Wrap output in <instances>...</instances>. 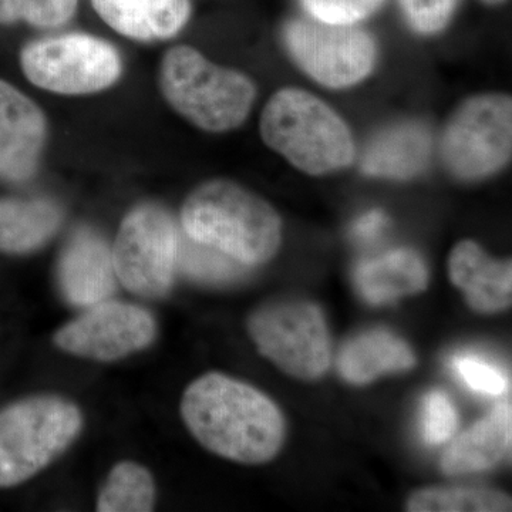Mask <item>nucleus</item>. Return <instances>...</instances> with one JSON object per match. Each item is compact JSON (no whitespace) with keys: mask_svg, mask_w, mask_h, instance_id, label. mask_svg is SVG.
I'll return each instance as SVG.
<instances>
[{"mask_svg":"<svg viewBox=\"0 0 512 512\" xmlns=\"http://www.w3.org/2000/svg\"><path fill=\"white\" fill-rule=\"evenodd\" d=\"M181 417L202 447L235 463H269L284 447L279 407L251 384L222 373H207L185 389Z\"/></svg>","mask_w":512,"mask_h":512,"instance_id":"1","label":"nucleus"},{"mask_svg":"<svg viewBox=\"0 0 512 512\" xmlns=\"http://www.w3.org/2000/svg\"><path fill=\"white\" fill-rule=\"evenodd\" d=\"M188 237L247 266L266 264L279 251L282 221L264 198L229 180L201 184L181 210Z\"/></svg>","mask_w":512,"mask_h":512,"instance_id":"2","label":"nucleus"},{"mask_svg":"<svg viewBox=\"0 0 512 512\" xmlns=\"http://www.w3.org/2000/svg\"><path fill=\"white\" fill-rule=\"evenodd\" d=\"M264 143L302 173L326 175L355 160V141L348 124L325 101L305 90L285 87L262 111Z\"/></svg>","mask_w":512,"mask_h":512,"instance_id":"3","label":"nucleus"},{"mask_svg":"<svg viewBox=\"0 0 512 512\" xmlns=\"http://www.w3.org/2000/svg\"><path fill=\"white\" fill-rule=\"evenodd\" d=\"M158 82L178 114L211 133L241 126L256 96L255 84L245 74L217 66L190 46L165 53Z\"/></svg>","mask_w":512,"mask_h":512,"instance_id":"4","label":"nucleus"},{"mask_svg":"<svg viewBox=\"0 0 512 512\" xmlns=\"http://www.w3.org/2000/svg\"><path fill=\"white\" fill-rule=\"evenodd\" d=\"M83 413L55 394L0 407V488L18 487L62 456L83 430Z\"/></svg>","mask_w":512,"mask_h":512,"instance_id":"5","label":"nucleus"},{"mask_svg":"<svg viewBox=\"0 0 512 512\" xmlns=\"http://www.w3.org/2000/svg\"><path fill=\"white\" fill-rule=\"evenodd\" d=\"M247 329L259 353L293 379L313 382L328 372L332 343L316 303L301 298L262 303L248 316Z\"/></svg>","mask_w":512,"mask_h":512,"instance_id":"6","label":"nucleus"},{"mask_svg":"<svg viewBox=\"0 0 512 512\" xmlns=\"http://www.w3.org/2000/svg\"><path fill=\"white\" fill-rule=\"evenodd\" d=\"M440 153L461 180H483L503 170L512 154L511 97L478 94L460 104L444 127Z\"/></svg>","mask_w":512,"mask_h":512,"instance_id":"7","label":"nucleus"},{"mask_svg":"<svg viewBox=\"0 0 512 512\" xmlns=\"http://www.w3.org/2000/svg\"><path fill=\"white\" fill-rule=\"evenodd\" d=\"M177 225L164 208L144 204L121 222L113 256L121 285L143 298H161L173 285L178 254Z\"/></svg>","mask_w":512,"mask_h":512,"instance_id":"8","label":"nucleus"},{"mask_svg":"<svg viewBox=\"0 0 512 512\" xmlns=\"http://www.w3.org/2000/svg\"><path fill=\"white\" fill-rule=\"evenodd\" d=\"M20 66L40 89L73 96L107 89L121 73L116 49L82 33L29 43L20 53Z\"/></svg>","mask_w":512,"mask_h":512,"instance_id":"9","label":"nucleus"},{"mask_svg":"<svg viewBox=\"0 0 512 512\" xmlns=\"http://www.w3.org/2000/svg\"><path fill=\"white\" fill-rule=\"evenodd\" d=\"M284 42L293 62L322 86L345 89L362 82L376 62V43L356 25L311 18L289 20Z\"/></svg>","mask_w":512,"mask_h":512,"instance_id":"10","label":"nucleus"},{"mask_svg":"<svg viewBox=\"0 0 512 512\" xmlns=\"http://www.w3.org/2000/svg\"><path fill=\"white\" fill-rule=\"evenodd\" d=\"M156 336V318L147 309L104 301L57 330L53 342L69 355L114 362L148 348Z\"/></svg>","mask_w":512,"mask_h":512,"instance_id":"11","label":"nucleus"},{"mask_svg":"<svg viewBox=\"0 0 512 512\" xmlns=\"http://www.w3.org/2000/svg\"><path fill=\"white\" fill-rule=\"evenodd\" d=\"M45 140V114L35 101L0 79V180L32 177Z\"/></svg>","mask_w":512,"mask_h":512,"instance_id":"12","label":"nucleus"},{"mask_svg":"<svg viewBox=\"0 0 512 512\" xmlns=\"http://www.w3.org/2000/svg\"><path fill=\"white\" fill-rule=\"evenodd\" d=\"M114 279L107 242L89 229L77 232L60 258L59 284L64 298L76 306L97 305L113 293Z\"/></svg>","mask_w":512,"mask_h":512,"instance_id":"13","label":"nucleus"},{"mask_svg":"<svg viewBox=\"0 0 512 512\" xmlns=\"http://www.w3.org/2000/svg\"><path fill=\"white\" fill-rule=\"evenodd\" d=\"M448 276L464 292L474 311L495 313L510 308L512 265L487 254L477 242L464 239L451 249Z\"/></svg>","mask_w":512,"mask_h":512,"instance_id":"14","label":"nucleus"},{"mask_svg":"<svg viewBox=\"0 0 512 512\" xmlns=\"http://www.w3.org/2000/svg\"><path fill=\"white\" fill-rule=\"evenodd\" d=\"M100 18L141 42L170 39L190 19V0H92Z\"/></svg>","mask_w":512,"mask_h":512,"instance_id":"15","label":"nucleus"},{"mask_svg":"<svg viewBox=\"0 0 512 512\" xmlns=\"http://www.w3.org/2000/svg\"><path fill=\"white\" fill-rule=\"evenodd\" d=\"M511 433V404H498L451 443L441 457V468L450 476H458L497 466L510 454Z\"/></svg>","mask_w":512,"mask_h":512,"instance_id":"16","label":"nucleus"},{"mask_svg":"<svg viewBox=\"0 0 512 512\" xmlns=\"http://www.w3.org/2000/svg\"><path fill=\"white\" fill-rule=\"evenodd\" d=\"M431 134L419 123L386 128L366 147L362 168L373 177L407 180L420 174L429 163Z\"/></svg>","mask_w":512,"mask_h":512,"instance_id":"17","label":"nucleus"},{"mask_svg":"<svg viewBox=\"0 0 512 512\" xmlns=\"http://www.w3.org/2000/svg\"><path fill=\"white\" fill-rule=\"evenodd\" d=\"M416 365V356L399 336L384 329L367 330L340 350L338 369L346 382L366 384L387 373L404 372Z\"/></svg>","mask_w":512,"mask_h":512,"instance_id":"18","label":"nucleus"},{"mask_svg":"<svg viewBox=\"0 0 512 512\" xmlns=\"http://www.w3.org/2000/svg\"><path fill=\"white\" fill-rule=\"evenodd\" d=\"M62 210L43 198H0V252L23 255L43 247L62 225Z\"/></svg>","mask_w":512,"mask_h":512,"instance_id":"19","label":"nucleus"},{"mask_svg":"<svg viewBox=\"0 0 512 512\" xmlns=\"http://www.w3.org/2000/svg\"><path fill=\"white\" fill-rule=\"evenodd\" d=\"M356 284L367 301L386 303L423 292L429 284V272L419 254L400 248L362 262L356 271Z\"/></svg>","mask_w":512,"mask_h":512,"instance_id":"20","label":"nucleus"},{"mask_svg":"<svg viewBox=\"0 0 512 512\" xmlns=\"http://www.w3.org/2000/svg\"><path fill=\"white\" fill-rule=\"evenodd\" d=\"M156 504L153 474L134 461L116 464L104 481L99 497V512H150Z\"/></svg>","mask_w":512,"mask_h":512,"instance_id":"21","label":"nucleus"},{"mask_svg":"<svg viewBox=\"0 0 512 512\" xmlns=\"http://www.w3.org/2000/svg\"><path fill=\"white\" fill-rule=\"evenodd\" d=\"M511 498L490 488L429 487L416 491L407 500L412 512H505Z\"/></svg>","mask_w":512,"mask_h":512,"instance_id":"22","label":"nucleus"},{"mask_svg":"<svg viewBox=\"0 0 512 512\" xmlns=\"http://www.w3.org/2000/svg\"><path fill=\"white\" fill-rule=\"evenodd\" d=\"M177 268L192 281L207 285H229L248 274L247 266L218 249L194 241L185 232L178 237Z\"/></svg>","mask_w":512,"mask_h":512,"instance_id":"23","label":"nucleus"},{"mask_svg":"<svg viewBox=\"0 0 512 512\" xmlns=\"http://www.w3.org/2000/svg\"><path fill=\"white\" fill-rule=\"evenodd\" d=\"M79 0H0V22L26 20L36 28L64 25L76 12Z\"/></svg>","mask_w":512,"mask_h":512,"instance_id":"24","label":"nucleus"},{"mask_svg":"<svg viewBox=\"0 0 512 512\" xmlns=\"http://www.w3.org/2000/svg\"><path fill=\"white\" fill-rule=\"evenodd\" d=\"M386 0H301L311 18L332 25H356L382 8Z\"/></svg>","mask_w":512,"mask_h":512,"instance_id":"25","label":"nucleus"},{"mask_svg":"<svg viewBox=\"0 0 512 512\" xmlns=\"http://www.w3.org/2000/svg\"><path fill=\"white\" fill-rule=\"evenodd\" d=\"M400 5L414 30L433 35L446 28L458 0H400Z\"/></svg>","mask_w":512,"mask_h":512,"instance_id":"26","label":"nucleus"},{"mask_svg":"<svg viewBox=\"0 0 512 512\" xmlns=\"http://www.w3.org/2000/svg\"><path fill=\"white\" fill-rule=\"evenodd\" d=\"M456 407L443 392H431L424 403V437L430 444H441L457 429Z\"/></svg>","mask_w":512,"mask_h":512,"instance_id":"27","label":"nucleus"},{"mask_svg":"<svg viewBox=\"0 0 512 512\" xmlns=\"http://www.w3.org/2000/svg\"><path fill=\"white\" fill-rule=\"evenodd\" d=\"M454 369L464 383L474 392L500 396L507 390V379L497 367L477 359V357L460 356L453 362Z\"/></svg>","mask_w":512,"mask_h":512,"instance_id":"28","label":"nucleus"},{"mask_svg":"<svg viewBox=\"0 0 512 512\" xmlns=\"http://www.w3.org/2000/svg\"><path fill=\"white\" fill-rule=\"evenodd\" d=\"M386 225L387 218L382 211H370L357 220L353 232L359 238L372 239L379 235Z\"/></svg>","mask_w":512,"mask_h":512,"instance_id":"29","label":"nucleus"},{"mask_svg":"<svg viewBox=\"0 0 512 512\" xmlns=\"http://www.w3.org/2000/svg\"><path fill=\"white\" fill-rule=\"evenodd\" d=\"M481 2L485 3V5L498 6L503 5L507 0H481Z\"/></svg>","mask_w":512,"mask_h":512,"instance_id":"30","label":"nucleus"}]
</instances>
